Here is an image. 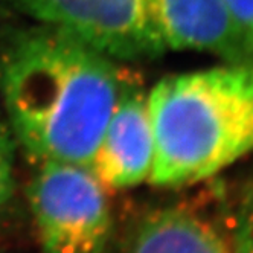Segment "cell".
Segmentation results:
<instances>
[{
	"label": "cell",
	"instance_id": "6da1fadb",
	"mask_svg": "<svg viewBox=\"0 0 253 253\" xmlns=\"http://www.w3.org/2000/svg\"><path fill=\"white\" fill-rule=\"evenodd\" d=\"M133 81L87 43L35 23L0 46V99L8 126L34 164L88 167L107 121Z\"/></svg>",
	"mask_w": 253,
	"mask_h": 253
},
{
	"label": "cell",
	"instance_id": "7a4b0ae2",
	"mask_svg": "<svg viewBox=\"0 0 253 253\" xmlns=\"http://www.w3.org/2000/svg\"><path fill=\"white\" fill-rule=\"evenodd\" d=\"M147 101L154 186L195 185L253 153V64L162 78Z\"/></svg>",
	"mask_w": 253,
	"mask_h": 253
},
{
	"label": "cell",
	"instance_id": "3957f363",
	"mask_svg": "<svg viewBox=\"0 0 253 253\" xmlns=\"http://www.w3.org/2000/svg\"><path fill=\"white\" fill-rule=\"evenodd\" d=\"M26 195L43 253H104L112 211L107 189L88 167L40 164Z\"/></svg>",
	"mask_w": 253,
	"mask_h": 253
},
{
	"label": "cell",
	"instance_id": "277c9868",
	"mask_svg": "<svg viewBox=\"0 0 253 253\" xmlns=\"http://www.w3.org/2000/svg\"><path fill=\"white\" fill-rule=\"evenodd\" d=\"M0 5L74 35L121 63L165 53L153 26L150 0H0Z\"/></svg>",
	"mask_w": 253,
	"mask_h": 253
},
{
	"label": "cell",
	"instance_id": "5b68a950",
	"mask_svg": "<svg viewBox=\"0 0 253 253\" xmlns=\"http://www.w3.org/2000/svg\"><path fill=\"white\" fill-rule=\"evenodd\" d=\"M153 157L147 93L133 80L107 121L90 169L105 189H128L148 182Z\"/></svg>",
	"mask_w": 253,
	"mask_h": 253
},
{
	"label": "cell",
	"instance_id": "8992f818",
	"mask_svg": "<svg viewBox=\"0 0 253 253\" xmlns=\"http://www.w3.org/2000/svg\"><path fill=\"white\" fill-rule=\"evenodd\" d=\"M150 12L165 52L197 50L229 64H253L224 0H150Z\"/></svg>",
	"mask_w": 253,
	"mask_h": 253
},
{
	"label": "cell",
	"instance_id": "52a82bcc",
	"mask_svg": "<svg viewBox=\"0 0 253 253\" xmlns=\"http://www.w3.org/2000/svg\"><path fill=\"white\" fill-rule=\"evenodd\" d=\"M119 253H229V243L205 215L167 206L143 216Z\"/></svg>",
	"mask_w": 253,
	"mask_h": 253
},
{
	"label": "cell",
	"instance_id": "ba28073f",
	"mask_svg": "<svg viewBox=\"0 0 253 253\" xmlns=\"http://www.w3.org/2000/svg\"><path fill=\"white\" fill-rule=\"evenodd\" d=\"M15 140L8 122L0 112V213L9 203L14 192Z\"/></svg>",
	"mask_w": 253,
	"mask_h": 253
},
{
	"label": "cell",
	"instance_id": "9c48e42d",
	"mask_svg": "<svg viewBox=\"0 0 253 253\" xmlns=\"http://www.w3.org/2000/svg\"><path fill=\"white\" fill-rule=\"evenodd\" d=\"M229 243V253H253V195L237 212Z\"/></svg>",
	"mask_w": 253,
	"mask_h": 253
},
{
	"label": "cell",
	"instance_id": "30bf717a",
	"mask_svg": "<svg viewBox=\"0 0 253 253\" xmlns=\"http://www.w3.org/2000/svg\"><path fill=\"white\" fill-rule=\"evenodd\" d=\"M253 57V0H224Z\"/></svg>",
	"mask_w": 253,
	"mask_h": 253
},
{
	"label": "cell",
	"instance_id": "8fae6325",
	"mask_svg": "<svg viewBox=\"0 0 253 253\" xmlns=\"http://www.w3.org/2000/svg\"><path fill=\"white\" fill-rule=\"evenodd\" d=\"M9 15H11V12L6 8H3L2 5H0V19H6V17H9Z\"/></svg>",
	"mask_w": 253,
	"mask_h": 253
}]
</instances>
